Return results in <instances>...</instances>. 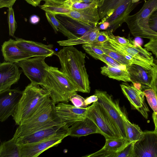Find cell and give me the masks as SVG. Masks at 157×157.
Masks as SVG:
<instances>
[{"label": "cell", "mask_w": 157, "mask_h": 157, "mask_svg": "<svg viewBox=\"0 0 157 157\" xmlns=\"http://www.w3.org/2000/svg\"><path fill=\"white\" fill-rule=\"evenodd\" d=\"M61 66L60 70L78 91L89 93L90 87L85 66L86 54L73 46H66L56 52Z\"/></svg>", "instance_id": "cell-1"}, {"label": "cell", "mask_w": 157, "mask_h": 157, "mask_svg": "<svg viewBox=\"0 0 157 157\" xmlns=\"http://www.w3.org/2000/svg\"><path fill=\"white\" fill-rule=\"evenodd\" d=\"M50 98V94L48 91L40 85L31 82L22 91L21 96L12 116L16 124L20 125Z\"/></svg>", "instance_id": "cell-2"}, {"label": "cell", "mask_w": 157, "mask_h": 157, "mask_svg": "<svg viewBox=\"0 0 157 157\" xmlns=\"http://www.w3.org/2000/svg\"><path fill=\"white\" fill-rule=\"evenodd\" d=\"M140 3H133L132 0H105L102 5L98 8L101 20L98 24L106 22L109 24L107 30L115 31L125 22Z\"/></svg>", "instance_id": "cell-3"}, {"label": "cell", "mask_w": 157, "mask_h": 157, "mask_svg": "<svg viewBox=\"0 0 157 157\" xmlns=\"http://www.w3.org/2000/svg\"><path fill=\"white\" fill-rule=\"evenodd\" d=\"M42 87L50 93V98L56 105L68 102L71 97L78 91L63 72L58 68L51 66Z\"/></svg>", "instance_id": "cell-4"}, {"label": "cell", "mask_w": 157, "mask_h": 157, "mask_svg": "<svg viewBox=\"0 0 157 157\" xmlns=\"http://www.w3.org/2000/svg\"><path fill=\"white\" fill-rule=\"evenodd\" d=\"M55 104L50 98L44 102L29 118L17 128L13 136L16 139L32 133L58 119Z\"/></svg>", "instance_id": "cell-5"}, {"label": "cell", "mask_w": 157, "mask_h": 157, "mask_svg": "<svg viewBox=\"0 0 157 157\" xmlns=\"http://www.w3.org/2000/svg\"><path fill=\"white\" fill-rule=\"evenodd\" d=\"M157 9V0L145 1L140 10L129 15L125 21L133 36L149 39L157 37V33L152 30L148 25L149 16Z\"/></svg>", "instance_id": "cell-6"}, {"label": "cell", "mask_w": 157, "mask_h": 157, "mask_svg": "<svg viewBox=\"0 0 157 157\" xmlns=\"http://www.w3.org/2000/svg\"><path fill=\"white\" fill-rule=\"evenodd\" d=\"M86 117L94 123L105 139L123 138L109 116L97 101L88 107Z\"/></svg>", "instance_id": "cell-7"}, {"label": "cell", "mask_w": 157, "mask_h": 157, "mask_svg": "<svg viewBox=\"0 0 157 157\" xmlns=\"http://www.w3.org/2000/svg\"><path fill=\"white\" fill-rule=\"evenodd\" d=\"M46 58L41 56L33 57L22 60L17 64L31 82L42 86L50 67L45 62Z\"/></svg>", "instance_id": "cell-8"}, {"label": "cell", "mask_w": 157, "mask_h": 157, "mask_svg": "<svg viewBox=\"0 0 157 157\" xmlns=\"http://www.w3.org/2000/svg\"><path fill=\"white\" fill-rule=\"evenodd\" d=\"M94 94L98 96L97 102L109 116L122 137L128 140L123 118L124 114L118 103L106 91L96 90Z\"/></svg>", "instance_id": "cell-9"}, {"label": "cell", "mask_w": 157, "mask_h": 157, "mask_svg": "<svg viewBox=\"0 0 157 157\" xmlns=\"http://www.w3.org/2000/svg\"><path fill=\"white\" fill-rule=\"evenodd\" d=\"M69 127L58 118L40 129L29 134L16 138L18 145L35 143L56 135L69 133Z\"/></svg>", "instance_id": "cell-10"}, {"label": "cell", "mask_w": 157, "mask_h": 157, "mask_svg": "<svg viewBox=\"0 0 157 157\" xmlns=\"http://www.w3.org/2000/svg\"><path fill=\"white\" fill-rule=\"evenodd\" d=\"M69 136L68 133L57 134L40 141L19 145L20 157H38L48 149L58 145Z\"/></svg>", "instance_id": "cell-11"}, {"label": "cell", "mask_w": 157, "mask_h": 157, "mask_svg": "<svg viewBox=\"0 0 157 157\" xmlns=\"http://www.w3.org/2000/svg\"><path fill=\"white\" fill-rule=\"evenodd\" d=\"M87 109L88 107L78 108L66 102H59L55 105V112L60 121L70 127L75 122L86 117Z\"/></svg>", "instance_id": "cell-12"}, {"label": "cell", "mask_w": 157, "mask_h": 157, "mask_svg": "<svg viewBox=\"0 0 157 157\" xmlns=\"http://www.w3.org/2000/svg\"><path fill=\"white\" fill-rule=\"evenodd\" d=\"M135 157H157V132H144L143 136L134 144Z\"/></svg>", "instance_id": "cell-13"}, {"label": "cell", "mask_w": 157, "mask_h": 157, "mask_svg": "<svg viewBox=\"0 0 157 157\" xmlns=\"http://www.w3.org/2000/svg\"><path fill=\"white\" fill-rule=\"evenodd\" d=\"M120 86L132 109L137 110L145 119H147L149 110L145 101L144 92L134 85H130L127 83H123Z\"/></svg>", "instance_id": "cell-14"}, {"label": "cell", "mask_w": 157, "mask_h": 157, "mask_svg": "<svg viewBox=\"0 0 157 157\" xmlns=\"http://www.w3.org/2000/svg\"><path fill=\"white\" fill-rule=\"evenodd\" d=\"M22 91L9 89L0 94V121L3 122L13 115Z\"/></svg>", "instance_id": "cell-15"}, {"label": "cell", "mask_w": 157, "mask_h": 157, "mask_svg": "<svg viewBox=\"0 0 157 157\" xmlns=\"http://www.w3.org/2000/svg\"><path fill=\"white\" fill-rule=\"evenodd\" d=\"M21 72L17 64L5 61L0 64V94L10 89L19 80Z\"/></svg>", "instance_id": "cell-16"}, {"label": "cell", "mask_w": 157, "mask_h": 157, "mask_svg": "<svg viewBox=\"0 0 157 157\" xmlns=\"http://www.w3.org/2000/svg\"><path fill=\"white\" fill-rule=\"evenodd\" d=\"M17 44L24 52L33 57H50L56 55L52 44L46 45L41 43L27 40L21 38H16Z\"/></svg>", "instance_id": "cell-17"}, {"label": "cell", "mask_w": 157, "mask_h": 157, "mask_svg": "<svg viewBox=\"0 0 157 157\" xmlns=\"http://www.w3.org/2000/svg\"><path fill=\"white\" fill-rule=\"evenodd\" d=\"M126 69L133 85L139 84L141 90L151 88L153 70L135 64H131Z\"/></svg>", "instance_id": "cell-18"}, {"label": "cell", "mask_w": 157, "mask_h": 157, "mask_svg": "<svg viewBox=\"0 0 157 157\" xmlns=\"http://www.w3.org/2000/svg\"><path fill=\"white\" fill-rule=\"evenodd\" d=\"M1 51L5 61L17 64L23 60L33 57L17 44L15 40L10 39L2 45Z\"/></svg>", "instance_id": "cell-19"}, {"label": "cell", "mask_w": 157, "mask_h": 157, "mask_svg": "<svg viewBox=\"0 0 157 157\" xmlns=\"http://www.w3.org/2000/svg\"><path fill=\"white\" fill-rule=\"evenodd\" d=\"M130 142L122 138H109L105 139L104 146L98 151L84 156L86 157H113L118 152Z\"/></svg>", "instance_id": "cell-20"}, {"label": "cell", "mask_w": 157, "mask_h": 157, "mask_svg": "<svg viewBox=\"0 0 157 157\" xmlns=\"http://www.w3.org/2000/svg\"><path fill=\"white\" fill-rule=\"evenodd\" d=\"M98 8L91 7L79 10H71L69 12L60 15L68 17L96 27L100 20Z\"/></svg>", "instance_id": "cell-21"}, {"label": "cell", "mask_w": 157, "mask_h": 157, "mask_svg": "<svg viewBox=\"0 0 157 157\" xmlns=\"http://www.w3.org/2000/svg\"><path fill=\"white\" fill-rule=\"evenodd\" d=\"M69 136L75 137H80L95 133L101 134V131L94 123L86 117L74 123L69 127Z\"/></svg>", "instance_id": "cell-22"}, {"label": "cell", "mask_w": 157, "mask_h": 157, "mask_svg": "<svg viewBox=\"0 0 157 157\" xmlns=\"http://www.w3.org/2000/svg\"><path fill=\"white\" fill-rule=\"evenodd\" d=\"M55 16L68 30L78 37L95 27L68 17L59 14Z\"/></svg>", "instance_id": "cell-23"}, {"label": "cell", "mask_w": 157, "mask_h": 157, "mask_svg": "<svg viewBox=\"0 0 157 157\" xmlns=\"http://www.w3.org/2000/svg\"><path fill=\"white\" fill-rule=\"evenodd\" d=\"M100 30L99 28L97 26L77 38L60 40L57 41V42L59 45L63 46H73L80 44L96 43V38L100 33Z\"/></svg>", "instance_id": "cell-24"}, {"label": "cell", "mask_w": 157, "mask_h": 157, "mask_svg": "<svg viewBox=\"0 0 157 157\" xmlns=\"http://www.w3.org/2000/svg\"><path fill=\"white\" fill-rule=\"evenodd\" d=\"M101 73L109 78L118 81L131 82L129 73L126 69L109 65L101 67Z\"/></svg>", "instance_id": "cell-25"}, {"label": "cell", "mask_w": 157, "mask_h": 157, "mask_svg": "<svg viewBox=\"0 0 157 157\" xmlns=\"http://www.w3.org/2000/svg\"><path fill=\"white\" fill-rule=\"evenodd\" d=\"M105 53L110 57L122 65L126 67L132 64L123 55L113 48L108 41L103 43H95Z\"/></svg>", "instance_id": "cell-26"}, {"label": "cell", "mask_w": 157, "mask_h": 157, "mask_svg": "<svg viewBox=\"0 0 157 157\" xmlns=\"http://www.w3.org/2000/svg\"><path fill=\"white\" fill-rule=\"evenodd\" d=\"M0 157H20L19 145L16 139L13 137L8 141L1 143L0 146Z\"/></svg>", "instance_id": "cell-27"}, {"label": "cell", "mask_w": 157, "mask_h": 157, "mask_svg": "<svg viewBox=\"0 0 157 157\" xmlns=\"http://www.w3.org/2000/svg\"><path fill=\"white\" fill-rule=\"evenodd\" d=\"M41 6V8L45 12L55 15H62L69 12L71 10L67 8L64 4L65 0H46Z\"/></svg>", "instance_id": "cell-28"}, {"label": "cell", "mask_w": 157, "mask_h": 157, "mask_svg": "<svg viewBox=\"0 0 157 157\" xmlns=\"http://www.w3.org/2000/svg\"><path fill=\"white\" fill-rule=\"evenodd\" d=\"M123 118L128 140L130 142H136L141 139L144 132L139 126L132 123L124 114Z\"/></svg>", "instance_id": "cell-29"}, {"label": "cell", "mask_w": 157, "mask_h": 157, "mask_svg": "<svg viewBox=\"0 0 157 157\" xmlns=\"http://www.w3.org/2000/svg\"><path fill=\"white\" fill-rule=\"evenodd\" d=\"M45 15L49 23L53 29L55 33L59 31L61 33L68 39H73L78 37L68 30L56 17V15L46 12Z\"/></svg>", "instance_id": "cell-30"}, {"label": "cell", "mask_w": 157, "mask_h": 157, "mask_svg": "<svg viewBox=\"0 0 157 157\" xmlns=\"http://www.w3.org/2000/svg\"><path fill=\"white\" fill-rule=\"evenodd\" d=\"M82 47L87 53L96 59H98L100 56L105 54L104 51L95 43L83 44Z\"/></svg>", "instance_id": "cell-31"}, {"label": "cell", "mask_w": 157, "mask_h": 157, "mask_svg": "<svg viewBox=\"0 0 157 157\" xmlns=\"http://www.w3.org/2000/svg\"><path fill=\"white\" fill-rule=\"evenodd\" d=\"M136 141L128 143L124 147L117 153L113 157H135L134 144Z\"/></svg>", "instance_id": "cell-32"}, {"label": "cell", "mask_w": 157, "mask_h": 157, "mask_svg": "<svg viewBox=\"0 0 157 157\" xmlns=\"http://www.w3.org/2000/svg\"><path fill=\"white\" fill-rule=\"evenodd\" d=\"M148 103L155 113H157V97L154 91L151 88L144 90Z\"/></svg>", "instance_id": "cell-33"}, {"label": "cell", "mask_w": 157, "mask_h": 157, "mask_svg": "<svg viewBox=\"0 0 157 157\" xmlns=\"http://www.w3.org/2000/svg\"><path fill=\"white\" fill-rule=\"evenodd\" d=\"M8 21L9 35L15 37L14 33L17 27V25L15 19L14 11L12 7L9 8L8 9Z\"/></svg>", "instance_id": "cell-34"}, {"label": "cell", "mask_w": 157, "mask_h": 157, "mask_svg": "<svg viewBox=\"0 0 157 157\" xmlns=\"http://www.w3.org/2000/svg\"><path fill=\"white\" fill-rule=\"evenodd\" d=\"M98 59L104 62L107 65L116 67L123 69H126V67L121 64L105 53L99 56Z\"/></svg>", "instance_id": "cell-35"}, {"label": "cell", "mask_w": 157, "mask_h": 157, "mask_svg": "<svg viewBox=\"0 0 157 157\" xmlns=\"http://www.w3.org/2000/svg\"><path fill=\"white\" fill-rule=\"evenodd\" d=\"M108 34L110 39L112 40L117 44L124 46H128L131 45L133 41L126 39L123 37L115 36L111 31H108Z\"/></svg>", "instance_id": "cell-36"}, {"label": "cell", "mask_w": 157, "mask_h": 157, "mask_svg": "<svg viewBox=\"0 0 157 157\" xmlns=\"http://www.w3.org/2000/svg\"><path fill=\"white\" fill-rule=\"evenodd\" d=\"M69 101L73 105L76 107L81 108L87 107L85 102V99L76 93L74 94L71 97Z\"/></svg>", "instance_id": "cell-37"}, {"label": "cell", "mask_w": 157, "mask_h": 157, "mask_svg": "<svg viewBox=\"0 0 157 157\" xmlns=\"http://www.w3.org/2000/svg\"><path fill=\"white\" fill-rule=\"evenodd\" d=\"M145 48L151 51L157 59V37L150 39V40L144 45Z\"/></svg>", "instance_id": "cell-38"}, {"label": "cell", "mask_w": 157, "mask_h": 157, "mask_svg": "<svg viewBox=\"0 0 157 157\" xmlns=\"http://www.w3.org/2000/svg\"><path fill=\"white\" fill-rule=\"evenodd\" d=\"M148 23L150 29L157 33V9L154 10L149 16Z\"/></svg>", "instance_id": "cell-39"}, {"label": "cell", "mask_w": 157, "mask_h": 157, "mask_svg": "<svg viewBox=\"0 0 157 157\" xmlns=\"http://www.w3.org/2000/svg\"><path fill=\"white\" fill-rule=\"evenodd\" d=\"M109 39L108 30L100 31L97 37L96 43H103L109 41Z\"/></svg>", "instance_id": "cell-40"}, {"label": "cell", "mask_w": 157, "mask_h": 157, "mask_svg": "<svg viewBox=\"0 0 157 157\" xmlns=\"http://www.w3.org/2000/svg\"><path fill=\"white\" fill-rule=\"evenodd\" d=\"M151 88L154 91L157 97V70H153V77Z\"/></svg>", "instance_id": "cell-41"}, {"label": "cell", "mask_w": 157, "mask_h": 157, "mask_svg": "<svg viewBox=\"0 0 157 157\" xmlns=\"http://www.w3.org/2000/svg\"><path fill=\"white\" fill-rule=\"evenodd\" d=\"M17 0H0V8L12 7Z\"/></svg>", "instance_id": "cell-42"}, {"label": "cell", "mask_w": 157, "mask_h": 157, "mask_svg": "<svg viewBox=\"0 0 157 157\" xmlns=\"http://www.w3.org/2000/svg\"><path fill=\"white\" fill-rule=\"evenodd\" d=\"M98 100V96L94 94L85 99V102L87 106L92 103L97 101Z\"/></svg>", "instance_id": "cell-43"}, {"label": "cell", "mask_w": 157, "mask_h": 157, "mask_svg": "<svg viewBox=\"0 0 157 157\" xmlns=\"http://www.w3.org/2000/svg\"><path fill=\"white\" fill-rule=\"evenodd\" d=\"M105 0H82V2L86 3H95L97 4L98 7L101 6Z\"/></svg>", "instance_id": "cell-44"}, {"label": "cell", "mask_w": 157, "mask_h": 157, "mask_svg": "<svg viewBox=\"0 0 157 157\" xmlns=\"http://www.w3.org/2000/svg\"><path fill=\"white\" fill-rule=\"evenodd\" d=\"M40 17L36 15H32L29 19V21L32 24H36L40 21Z\"/></svg>", "instance_id": "cell-45"}, {"label": "cell", "mask_w": 157, "mask_h": 157, "mask_svg": "<svg viewBox=\"0 0 157 157\" xmlns=\"http://www.w3.org/2000/svg\"><path fill=\"white\" fill-rule=\"evenodd\" d=\"M28 3L33 6L36 7L40 5L42 0H25Z\"/></svg>", "instance_id": "cell-46"}, {"label": "cell", "mask_w": 157, "mask_h": 157, "mask_svg": "<svg viewBox=\"0 0 157 157\" xmlns=\"http://www.w3.org/2000/svg\"><path fill=\"white\" fill-rule=\"evenodd\" d=\"M152 118L155 126V130L157 132V113H152Z\"/></svg>", "instance_id": "cell-47"}, {"label": "cell", "mask_w": 157, "mask_h": 157, "mask_svg": "<svg viewBox=\"0 0 157 157\" xmlns=\"http://www.w3.org/2000/svg\"><path fill=\"white\" fill-rule=\"evenodd\" d=\"M132 2L133 3H135L137 2H139V1L140 0H132ZM144 1L146 0H144Z\"/></svg>", "instance_id": "cell-48"}, {"label": "cell", "mask_w": 157, "mask_h": 157, "mask_svg": "<svg viewBox=\"0 0 157 157\" xmlns=\"http://www.w3.org/2000/svg\"><path fill=\"white\" fill-rule=\"evenodd\" d=\"M76 0L78 2H82V0Z\"/></svg>", "instance_id": "cell-49"}, {"label": "cell", "mask_w": 157, "mask_h": 157, "mask_svg": "<svg viewBox=\"0 0 157 157\" xmlns=\"http://www.w3.org/2000/svg\"><path fill=\"white\" fill-rule=\"evenodd\" d=\"M46 0H42V1H46Z\"/></svg>", "instance_id": "cell-50"}]
</instances>
